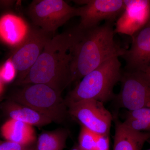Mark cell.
Masks as SVG:
<instances>
[{
  "mask_svg": "<svg viewBox=\"0 0 150 150\" xmlns=\"http://www.w3.org/2000/svg\"><path fill=\"white\" fill-rule=\"evenodd\" d=\"M115 23L105 21L86 30L76 27V36L71 48V83H78L108 60L125 54L127 49L115 39Z\"/></svg>",
  "mask_w": 150,
  "mask_h": 150,
  "instance_id": "obj_1",
  "label": "cell"
},
{
  "mask_svg": "<svg viewBox=\"0 0 150 150\" xmlns=\"http://www.w3.org/2000/svg\"><path fill=\"white\" fill-rule=\"evenodd\" d=\"M76 35L74 28L53 36L24 79L17 85L43 84L62 93L71 83V48Z\"/></svg>",
  "mask_w": 150,
  "mask_h": 150,
  "instance_id": "obj_2",
  "label": "cell"
},
{
  "mask_svg": "<svg viewBox=\"0 0 150 150\" xmlns=\"http://www.w3.org/2000/svg\"><path fill=\"white\" fill-rule=\"evenodd\" d=\"M119 58L108 60L82 78L65 99L66 104L87 99L103 103L112 100L113 89L120 82L122 74Z\"/></svg>",
  "mask_w": 150,
  "mask_h": 150,
  "instance_id": "obj_3",
  "label": "cell"
},
{
  "mask_svg": "<svg viewBox=\"0 0 150 150\" xmlns=\"http://www.w3.org/2000/svg\"><path fill=\"white\" fill-rule=\"evenodd\" d=\"M22 86L9 100L30 107L48 117L52 122L60 124L67 121L69 115L62 93L43 84Z\"/></svg>",
  "mask_w": 150,
  "mask_h": 150,
  "instance_id": "obj_4",
  "label": "cell"
},
{
  "mask_svg": "<svg viewBox=\"0 0 150 150\" xmlns=\"http://www.w3.org/2000/svg\"><path fill=\"white\" fill-rule=\"evenodd\" d=\"M120 91L113 98L116 107L128 110L150 108V76L145 72L122 70Z\"/></svg>",
  "mask_w": 150,
  "mask_h": 150,
  "instance_id": "obj_5",
  "label": "cell"
},
{
  "mask_svg": "<svg viewBox=\"0 0 150 150\" xmlns=\"http://www.w3.org/2000/svg\"><path fill=\"white\" fill-rule=\"evenodd\" d=\"M28 13L34 25L53 34L71 18L78 16V8L63 0H38L30 4Z\"/></svg>",
  "mask_w": 150,
  "mask_h": 150,
  "instance_id": "obj_6",
  "label": "cell"
},
{
  "mask_svg": "<svg viewBox=\"0 0 150 150\" xmlns=\"http://www.w3.org/2000/svg\"><path fill=\"white\" fill-rule=\"evenodd\" d=\"M53 35L35 25L29 28L25 38L10 58L18 73L17 85L24 79Z\"/></svg>",
  "mask_w": 150,
  "mask_h": 150,
  "instance_id": "obj_7",
  "label": "cell"
},
{
  "mask_svg": "<svg viewBox=\"0 0 150 150\" xmlns=\"http://www.w3.org/2000/svg\"><path fill=\"white\" fill-rule=\"evenodd\" d=\"M69 116L96 135H109L113 116L103 103L87 99L67 104Z\"/></svg>",
  "mask_w": 150,
  "mask_h": 150,
  "instance_id": "obj_8",
  "label": "cell"
},
{
  "mask_svg": "<svg viewBox=\"0 0 150 150\" xmlns=\"http://www.w3.org/2000/svg\"><path fill=\"white\" fill-rule=\"evenodd\" d=\"M74 1L82 5L78 8V16L80 18V22L77 25L82 30L96 27L103 21L115 22L125 9L124 0H83Z\"/></svg>",
  "mask_w": 150,
  "mask_h": 150,
  "instance_id": "obj_9",
  "label": "cell"
},
{
  "mask_svg": "<svg viewBox=\"0 0 150 150\" xmlns=\"http://www.w3.org/2000/svg\"><path fill=\"white\" fill-rule=\"evenodd\" d=\"M125 9L115 23V34L132 37L150 22V0H124Z\"/></svg>",
  "mask_w": 150,
  "mask_h": 150,
  "instance_id": "obj_10",
  "label": "cell"
},
{
  "mask_svg": "<svg viewBox=\"0 0 150 150\" xmlns=\"http://www.w3.org/2000/svg\"><path fill=\"white\" fill-rule=\"evenodd\" d=\"M131 37V46L122 57L124 69L145 72L150 68V22Z\"/></svg>",
  "mask_w": 150,
  "mask_h": 150,
  "instance_id": "obj_11",
  "label": "cell"
},
{
  "mask_svg": "<svg viewBox=\"0 0 150 150\" xmlns=\"http://www.w3.org/2000/svg\"><path fill=\"white\" fill-rule=\"evenodd\" d=\"M115 135L113 150H142L150 139V133L135 131L119 120L117 113L113 115Z\"/></svg>",
  "mask_w": 150,
  "mask_h": 150,
  "instance_id": "obj_12",
  "label": "cell"
},
{
  "mask_svg": "<svg viewBox=\"0 0 150 150\" xmlns=\"http://www.w3.org/2000/svg\"><path fill=\"white\" fill-rule=\"evenodd\" d=\"M28 29L24 21L14 15L8 14L0 18V39L9 46H18Z\"/></svg>",
  "mask_w": 150,
  "mask_h": 150,
  "instance_id": "obj_13",
  "label": "cell"
},
{
  "mask_svg": "<svg viewBox=\"0 0 150 150\" xmlns=\"http://www.w3.org/2000/svg\"><path fill=\"white\" fill-rule=\"evenodd\" d=\"M2 109L9 119L21 121L33 126L42 127L52 122L48 117L34 109L10 100L3 103Z\"/></svg>",
  "mask_w": 150,
  "mask_h": 150,
  "instance_id": "obj_14",
  "label": "cell"
},
{
  "mask_svg": "<svg viewBox=\"0 0 150 150\" xmlns=\"http://www.w3.org/2000/svg\"><path fill=\"white\" fill-rule=\"evenodd\" d=\"M0 131L6 141L24 146H32L36 140L33 126L14 119H9L5 122Z\"/></svg>",
  "mask_w": 150,
  "mask_h": 150,
  "instance_id": "obj_15",
  "label": "cell"
},
{
  "mask_svg": "<svg viewBox=\"0 0 150 150\" xmlns=\"http://www.w3.org/2000/svg\"><path fill=\"white\" fill-rule=\"evenodd\" d=\"M68 137L66 129L43 132L38 137L35 150H64Z\"/></svg>",
  "mask_w": 150,
  "mask_h": 150,
  "instance_id": "obj_16",
  "label": "cell"
},
{
  "mask_svg": "<svg viewBox=\"0 0 150 150\" xmlns=\"http://www.w3.org/2000/svg\"><path fill=\"white\" fill-rule=\"evenodd\" d=\"M123 122L135 131L150 133V108L128 110Z\"/></svg>",
  "mask_w": 150,
  "mask_h": 150,
  "instance_id": "obj_17",
  "label": "cell"
},
{
  "mask_svg": "<svg viewBox=\"0 0 150 150\" xmlns=\"http://www.w3.org/2000/svg\"><path fill=\"white\" fill-rule=\"evenodd\" d=\"M96 134L81 126L79 137V146L82 150H94Z\"/></svg>",
  "mask_w": 150,
  "mask_h": 150,
  "instance_id": "obj_18",
  "label": "cell"
},
{
  "mask_svg": "<svg viewBox=\"0 0 150 150\" xmlns=\"http://www.w3.org/2000/svg\"><path fill=\"white\" fill-rule=\"evenodd\" d=\"M16 70L11 59H8L0 69V79L4 83H9L15 77Z\"/></svg>",
  "mask_w": 150,
  "mask_h": 150,
  "instance_id": "obj_19",
  "label": "cell"
},
{
  "mask_svg": "<svg viewBox=\"0 0 150 150\" xmlns=\"http://www.w3.org/2000/svg\"><path fill=\"white\" fill-rule=\"evenodd\" d=\"M32 146H24L8 141L0 140V150H35Z\"/></svg>",
  "mask_w": 150,
  "mask_h": 150,
  "instance_id": "obj_20",
  "label": "cell"
},
{
  "mask_svg": "<svg viewBox=\"0 0 150 150\" xmlns=\"http://www.w3.org/2000/svg\"><path fill=\"white\" fill-rule=\"evenodd\" d=\"M94 150H109V135H97Z\"/></svg>",
  "mask_w": 150,
  "mask_h": 150,
  "instance_id": "obj_21",
  "label": "cell"
},
{
  "mask_svg": "<svg viewBox=\"0 0 150 150\" xmlns=\"http://www.w3.org/2000/svg\"><path fill=\"white\" fill-rule=\"evenodd\" d=\"M14 2V1H0V5L4 6H9L11 5Z\"/></svg>",
  "mask_w": 150,
  "mask_h": 150,
  "instance_id": "obj_22",
  "label": "cell"
},
{
  "mask_svg": "<svg viewBox=\"0 0 150 150\" xmlns=\"http://www.w3.org/2000/svg\"><path fill=\"white\" fill-rule=\"evenodd\" d=\"M3 83L2 81L0 79V96L1 95L3 91V89H4V86H3Z\"/></svg>",
  "mask_w": 150,
  "mask_h": 150,
  "instance_id": "obj_23",
  "label": "cell"
},
{
  "mask_svg": "<svg viewBox=\"0 0 150 150\" xmlns=\"http://www.w3.org/2000/svg\"><path fill=\"white\" fill-rule=\"evenodd\" d=\"M71 150H82L79 147V145H77L76 146H75L73 148V149H72Z\"/></svg>",
  "mask_w": 150,
  "mask_h": 150,
  "instance_id": "obj_24",
  "label": "cell"
},
{
  "mask_svg": "<svg viewBox=\"0 0 150 150\" xmlns=\"http://www.w3.org/2000/svg\"><path fill=\"white\" fill-rule=\"evenodd\" d=\"M145 72L147 73L150 76V68H149V69H148L146 70Z\"/></svg>",
  "mask_w": 150,
  "mask_h": 150,
  "instance_id": "obj_25",
  "label": "cell"
},
{
  "mask_svg": "<svg viewBox=\"0 0 150 150\" xmlns=\"http://www.w3.org/2000/svg\"><path fill=\"white\" fill-rule=\"evenodd\" d=\"M148 150H150V149Z\"/></svg>",
  "mask_w": 150,
  "mask_h": 150,
  "instance_id": "obj_26",
  "label": "cell"
}]
</instances>
